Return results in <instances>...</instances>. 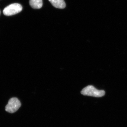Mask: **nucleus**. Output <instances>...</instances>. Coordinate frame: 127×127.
<instances>
[{"label": "nucleus", "instance_id": "nucleus-5", "mask_svg": "<svg viewBox=\"0 0 127 127\" xmlns=\"http://www.w3.org/2000/svg\"><path fill=\"white\" fill-rule=\"evenodd\" d=\"M30 4L31 6L34 9H40L43 5L42 0H30Z\"/></svg>", "mask_w": 127, "mask_h": 127}, {"label": "nucleus", "instance_id": "nucleus-2", "mask_svg": "<svg viewBox=\"0 0 127 127\" xmlns=\"http://www.w3.org/2000/svg\"><path fill=\"white\" fill-rule=\"evenodd\" d=\"M21 105V103L17 98H12L9 100L6 106V111L9 113H14L19 109Z\"/></svg>", "mask_w": 127, "mask_h": 127}, {"label": "nucleus", "instance_id": "nucleus-4", "mask_svg": "<svg viewBox=\"0 0 127 127\" xmlns=\"http://www.w3.org/2000/svg\"><path fill=\"white\" fill-rule=\"evenodd\" d=\"M53 6L58 9H64L66 4L64 0H48Z\"/></svg>", "mask_w": 127, "mask_h": 127}, {"label": "nucleus", "instance_id": "nucleus-3", "mask_svg": "<svg viewBox=\"0 0 127 127\" xmlns=\"http://www.w3.org/2000/svg\"><path fill=\"white\" fill-rule=\"evenodd\" d=\"M22 10L21 5L18 3H14L9 5L4 8L3 13L5 15L10 16L20 12Z\"/></svg>", "mask_w": 127, "mask_h": 127}, {"label": "nucleus", "instance_id": "nucleus-6", "mask_svg": "<svg viewBox=\"0 0 127 127\" xmlns=\"http://www.w3.org/2000/svg\"></svg>", "mask_w": 127, "mask_h": 127}, {"label": "nucleus", "instance_id": "nucleus-1", "mask_svg": "<svg viewBox=\"0 0 127 127\" xmlns=\"http://www.w3.org/2000/svg\"><path fill=\"white\" fill-rule=\"evenodd\" d=\"M81 94L86 96L100 97L103 96L105 95V92L103 90H98L93 86H88L82 90Z\"/></svg>", "mask_w": 127, "mask_h": 127}]
</instances>
